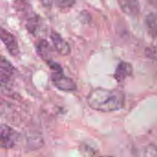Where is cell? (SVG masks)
I'll use <instances>...</instances> for the list:
<instances>
[{
	"mask_svg": "<svg viewBox=\"0 0 157 157\" xmlns=\"http://www.w3.org/2000/svg\"><path fill=\"white\" fill-rule=\"evenodd\" d=\"M11 75V74L0 70V86H6L10 82Z\"/></svg>",
	"mask_w": 157,
	"mask_h": 157,
	"instance_id": "obj_15",
	"label": "cell"
},
{
	"mask_svg": "<svg viewBox=\"0 0 157 157\" xmlns=\"http://www.w3.org/2000/svg\"><path fill=\"white\" fill-rule=\"evenodd\" d=\"M0 70H3L11 75H13L15 72V68L13 67V65L3 56H0Z\"/></svg>",
	"mask_w": 157,
	"mask_h": 157,
	"instance_id": "obj_13",
	"label": "cell"
},
{
	"mask_svg": "<svg viewBox=\"0 0 157 157\" xmlns=\"http://www.w3.org/2000/svg\"><path fill=\"white\" fill-rule=\"evenodd\" d=\"M145 55L149 59L157 62V46H150V47L146 48Z\"/></svg>",
	"mask_w": 157,
	"mask_h": 157,
	"instance_id": "obj_14",
	"label": "cell"
},
{
	"mask_svg": "<svg viewBox=\"0 0 157 157\" xmlns=\"http://www.w3.org/2000/svg\"><path fill=\"white\" fill-rule=\"evenodd\" d=\"M132 74V66L131 63L126 62H121L114 73V77L117 81H123L125 78L130 76Z\"/></svg>",
	"mask_w": 157,
	"mask_h": 157,
	"instance_id": "obj_7",
	"label": "cell"
},
{
	"mask_svg": "<svg viewBox=\"0 0 157 157\" xmlns=\"http://www.w3.org/2000/svg\"><path fill=\"white\" fill-rule=\"evenodd\" d=\"M55 1H56V5L61 8L72 7L75 3V0H55Z\"/></svg>",
	"mask_w": 157,
	"mask_h": 157,
	"instance_id": "obj_16",
	"label": "cell"
},
{
	"mask_svg": "<svg viewBox=\"0 0 157 157\" xmlns=\"http://www.w3.org/2000/svg\"><path fill=\"white\" fill-rule=\"evenodd\" d=\"M53 1H54V0H41L42 4H43L44 6H51V5L53 3Z\"/></svg>",
	"mask_w": 157,
	"mask_h": 157,
	"instance_id": "obj_17",
	"label": "cell"
},
{
	"mask_svg": "<svg viewBox=\"0 0 157 157\" xmlns=\"http://www.w3.org/2000/svg\"><path fill=\"white\" fill-rule=\"evenodd\" d=\"M145 26L151 37L157 39V15L155 13H149L146 15Z\"/></svg>",
	"mask_w": 157,
	"mask_h": 157,
	"instance_id": "obj_8",
	"label": "cell"
},
{
	"mask_svg": "<svg viewBox=\"0 0 157 157\" xmlns=\"http://www.w3.org/2000/svg\"><path fill=\"white\" fill-rule=\"evenodd\" d=\"M18 139L17 132L11 127L1 124L0 125V148H12Z\"/></svg>",
	"mask_w": 157,
	"mask_h": 157,
	"instance_id": "obj_2",
	"label": "cell"
},
{
	"mask_svg": "<svg viewBox=\"0 0 157 157\" xmlns=\"http://www.w3.org/2000/svg\"><path fill=\"white\" fill-rule=\"evenodd\" d=\"M38 25H39V17L36 16L35 14H33L32 16H30L29 17L27 18L26 28H27V29H28L29 32L34 34L35 31L37 30Z\"/></svg>",
	"mask_w": 157,
	"mask_h": 157,
	"instance_id": "obj_12",
	"label": "cell"
},
{
	"mask_svg": "<svg viewBox=\"0 0 157 157\" xmlns=\"http://www.w3.org/2000/svg\"><path fill=\"white\" fill-rule=\"evenodd\" d=\"M37 52L39 53V55L47 63L52 62V58H51V52H52V49L48 43L47 40H40L38 44H37Z\"/></svg>",
	"mask_w": 157,
	"mask_h": 157,
	"instance_id": "obj_9",
	"label": "cell"
},
{
	"mask_svg": "<svg viewBox=\"0 0 157 157\" xmlns=\"http://www.w3.org/2000/svg\"><path fill=\"white\" fill-rule=\"evenodd\" d=\"M15 8L17 13L22 14L24 17H29L34 13L32 12V9L30 7V4L28 0H16L14 3Z\"/></svg>",
	"mask_w": 157,
	"mask_h": 157,
	"instance_id": "obj_10",
	"label": "cell"
},
{
	"mask_svg": "<svg viewBox=\"0 0 157 157\" xmlns=\"http://www.w3.org/2000/svg\"><path fill=\"white\" fill-rule=\"evenodd\" d=\"M52 81L53 85L60 90L70 92V91H74L76 89L75 83L70 77L64 75L63 71L52 72Z\"/></svg>",
	"mask_w": 157,
	"mask_h": 157,
	"instance_id": "obj_3",
	"label": "cell"
},
{
	"mask_svg": "<svg viewBox=\"0 0 157 157\" xmlns=\"http://www.w3.org/2000/svg\"><path fill=\"white\" fill-rule=\"evenodd\" d=\"M134 157H157V147L154 144H146L135 151Z\"/></svg>",
	"mask_w": 157,
	"mask_h": 157,
	"instance_id": "obj_11",
	"label": "cell"
},
{
	"mask_svg": "<svg viewBox=\"0 0 157 157\" xmlns=\"http://www.w3.org/2000/svg\"><path fill=\"white\" fill-rule=\"evenodd\" d=\"M121 10L128 16L135 17L140 12V3L138 0H118Z\"/></svg>",
	"mask_w": 157,
	"mask_h": 157,
	"instance_id": "obj_6",
	"label": "cell"
},
{
	"mask_svg": "<svg viewBox=\"0 0 157 157\" xmlns=\"http://www.w3.org/2000/svg\"><path fill=\"white\" fill-rule=\"evenodd\" d=\"M100 157H112V156H100Z\"/></svg>",
	"mask_w": 157,
	"mask_h": 157,
	"instance_id": "obj_19",
	"label": "cell"
},
{
	"mask_svg": "<svg viewBox=\"0 0 157 157\" xmlns=\"http://www.w3.org/2000/svg\"><path fill=\"white\" fill-rule=\"evenodd\" d=\"M88 105L98 111L112 112L121 109L124 105V95L120 90L96 88L87 96Z\"/></svg>",
	"mask_w": 157,
	"mask_h": 157,
	"instance_id": "obj_1",
	"label": "cell"
},
{
	"mask_svg": "<svg viewBox=\"0 0 157 157\" xmlns=\"http://www.w3.org/2000/svg\"><path fill=\"white\" fill-rule=\"evenodd\" d=\"M0 40L3 41L5 46L6 47L9 53L13 56H17L19 53V48L17 41L13 34L9 31L6 30L3 28H0Z\"/></svg>",
	"mask_w": 157,
	"mask_h": 157,
	"instance_id": "obj_4",
	"label": "cell"
},
{
	"mask_svg": "<svg viewBox=\"0 0 157 157\" xmlns=\"http://www.w3.org/2000/svg\"><path fill=\"white\" fill-rule=\"evenodd\" d=\"M51 39L52 40L53 46L55 48V50L57 51V52L63 56H66L68 54H70L71 52V48L70 45L67 43V41H65L59 33H57L56 31L52 30L51 32Z\"/></svg>",
	"mask_w": 157,
	"mask_h": 157,
	"instance_id": "obj_5",
	"label": "cell"
},
{
	"mask_svg": "<svg viewBox=\"0 0 157 157\" xmlns=\"http://www.w3.org/2000/svg\"><path fill=\"white\" fill-rule=\"evenodd\" d=\"M149 2L152 6H154L155 8H157V0H149Z\"/></svg>",
	"mask_w": 157,
	"mask_h": 157,
	"instance_id": "obj_18",
	"label": "cell"
}]
</instances>
